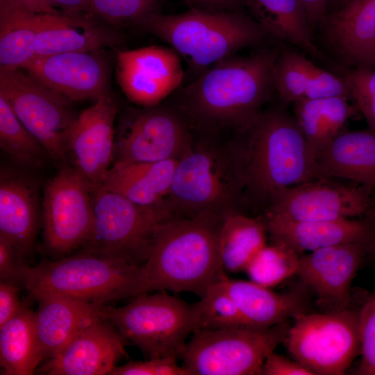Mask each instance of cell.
<instances>
[{"instance_id":"obj_1","label":"cell","mask_w":375,"mask_h":375,"mask_svg":"<svg viewBox=\"0 0 375 375\" xmlns=\"http://www.w3.org/2000/svg\"><path fill=\"white\" fill-rule=\"evenodd\" d=\"M238 133L228 155L241 203L265 212L281 191L315 178V162L287 112L262 111Z\"/></svg>"},{"instance_id":"obj_2","label":"cell","mask_w":375,"mask_h":375,"mask_svg":"<svg viewBox=\"0 0 375 375\" xmlns=\"http://www.w3.org/2000/svg\"><path fill=\"white\" fill-rule=\"evenodd\" d=\"M280 51L267 48L215 63L183 88L185 110L203 125L244 128L274 90L273 69Z\"/></svg>"},{"instance_id":"obj_3","label":"cell","mask_w":375,"mask_h":375,"mask_svg":"<svg viewBox=\"0 0 375 375\" xmlns=\"http://www.w3.org/2000/svg\"><path fill=\"white\" fill-rule=\"evenodd\" d=\"M224 215L172 217L161 223L141 266L146 292L171 290L204 297L224 276L219 237Z\"/></svg>"},{"instance_id":"obj_4","label":"cell","mask_w":375,"mask_h":375,"mask_svg":"<svg viewBox=\"0 0 375 375\" xmlns=\"http://www.w3.org/2000/svg\"><path fill=\"white\" fill-rule=\"evenodd\" d=\"M168 43L196 69H204L268 35L250 16L219 10L178 15L153 12L138 23Z\"/></svg>"},{"instance_id":"obj_5","label":"cell","mask_w":375,"mask_h":375,"mask_svg":"<svg viewBox=\"0 0 375 375\" xmlns=\"http://www.w3.org/2000/svg\"><path fill=\"white\" fill-rule=\"evenodd\" d=\"M24 286L35 299L53 294L101 306L147 293L141 266L83 252L26 265Z\"/></svg>"},{"instance_id":"obj_6","label":"cell","mask_w":375,"mask_h":375,"mask_svg":"<svg viewBox=\"0 0 375 375\" xmlns=\"http://www.w3.org/2000/svg\"><path fill=\"white\" fill-rule=\"evenodd\" d=\"M172 217L165 199L144 206L99 188L94 191L92 228L83 252L142 266L158 227Z\"/></svg>"},{"instance_id":"obj_7","label":"cell","mask_w":375,"mask_h":375,"mask_svg":"<svg viewBox=\"0 0 375 375\" xmlns=\"http://www.w3.org/2000/svg\"><path fill=\"white\" fill-rule=\"evenodd\" d=\"M99 316L111 323L149 359L182 357L188 335L197 328L194 304L165 290L138 295L122 307L103 306Z\"/></svg>"},{"instance_id":"obj_8","label":"cell","mask_w":375,"mask_h":375,"mask_svg":"<svg viewBox=\"0 0 375 375\" xmlns=\"http://www.w3.org/2000/svg\"><path fill=\"white\" fill-rule=\"evenodd\" d=\"M288 321L267 328L242 326L199 331L182 355L190 375L260 374L264 360L284 342Z\"/></svg>"},{"instance_id":"obj_9","label":"cell","mask_w":375,"mask_h":375,"mask_svg":"<svg viewBox=\"0 0 375 375\" xmlns=\"http://www.w3.org/2000/svg\"><path fill=\"white\" fill-rule=\"evenodd\" d=\"M285 340L292 358L313 375H342L360 353L359 311L305 313Z\"/></svg>"},{"instance_id":"obj_10","label":"cell","mask_w":375,"mask_h":375,"mask_svg":"<svg viewBox=\"0 0 375 375\" xmlns=\"http://www.w3.org/2000/svg\"><path fill=\"white\" fill-rule=\"evenodd\" d=\"M0 96L49 156L63 160L77 117L70 100L17 69L0 68Z\"/></svg>"},{"instance_id":"obj_11","label":"cell","mask_w":375,"mask_h":375,"mask_svg":"<svg viewBox=\"0 0 375 375\" xmlns=\"http://www.w3.org/2000/svg\"><path fill=\"white\" fill-rule=\"evenodd\" d=\"M222 160L211 149L190 145L178 160L165 199L172 212L217 213L241 202L230 157L227 163Z\"/></svg>"},{"instance_id":"obj_12","label":"cell","mask_w":375,"mask_h":375,"mask_svg":"<svg viewBox=\"0 0 375 375\" xmlns=\"http://www.w3.org/2000/svg\"><path fill=\"white\" fill-rule=\"evenodd\" d=\"M94 190L74 167H64L46 186L42 224L46 249L57 256L83 246L93 224Z\"/></svg>"},{"instance_id":"obj_13","label":"cell","mask_w":375,"mask_h":375,"mask_svg":"<svg viewBox=\"0 0 375 375\" xmlns=\"http://www.w3.org/2000/svg\"><path fill=\"white\" fill-rule=\"evenodd\" d=\"M373 192L356 184L317 178L281 191L264 216L291 221H333L363 216L372 206Z\"/></svg>"},{"instance_id":"obj_14","label":"cell","mask_w":375,"mask_h":375,"mask_svg":"<svg viewBox=\"0 0 375 375\" xmlns=\"http://www.w3.org/2000/svg\"><path fill=\"white\" fill-rule=\"evenodd\" d=\"M369 253V240L331 246L299 256L297 275L324 312L350 308L352 281Z\"/></svg>"},{"instance_id":"obj_15","label":"cell","mask_w":375,"mask_h":375,"mask_svg":"<svg viewBox=\"0 0 375 375\" xmlns=\"http://www.w3.org/2000/svg\"><path fill=\"white\" fill-rule=\"evenodd\" d=\"M116 74L126 97L145 107L156 106L180 87L184 76L178 53L156 45L119 51Z\"/></svg>"},{"instance_id":"obj_16","label":"cell","mask_w":375,"mask_h":375,"mask_svg":"<svg viewBox=\"0 0 375 375\" xmlns=\"http://www.w3.org/2000/svg\"><path fill=\"white\" fill-rule=\"evenodd\" d=\"M117 110L116 103L106 93L77 116L68 137L67 153L94 191L101 187L111 167Z\"/></svg>"},{"instance_id":"obj_17","label":"cell","mask_w":375,"mask_h":375,"mask_svg":"<svg viewBox=\"0 0 375 375\" xmlns=\"http://www.w3.org/2000/svg\"><path fill=\"white\" fill-rule=\"evenodd\" d=\"M154 106L134 117L119 143L116 162L178 160L190 147L189 132L181 118L170 110Z\"/></svg>"},{"instance_id":"obj_18","label":"cell","mask_w":375,"mask_h":375,"mask_svg":"<svg viewBox=\"0 0 375 375\" xmlns=\"http://www.w3.org/2000/svg\"><path fill=\"white\" fill-rule=\"evenodd\" d=\"M24 69L70 101H96L108 93V64L99 50L36 57Z\"/></svg>"},{"instance_id":"obj_19","label":"cell","mask_w":375,"mask_h":375,"mask_svg":"<svg viewBox=\"0 0 375 375\" xmlns=\"http://www.w3.org/2000/svg\"><path fill=\"white\" fill-rule=\"evenodd\" d=\"M127 340L100 316L38 369L47 375L108 374L126 356Z\"/></svg>"},{"instance_id":"obj_20","label":"cell","mask_w":375,"mask_h":375,"mask_svg":"<svg viewBox=\"0 0 375 375\" xmlns=\"http://www.w3.org/2000/svg\"><path fill=\"white\" fill-rule=\"evenodd\" d=\"M319 26L329 51L348 69H375V0H352L327 12Z\"/></svg>"},{"instance_id":"obj_21","label":"cell","mask_w":375,"mask_h":375,"mask_svg":"<svg viewBox=\"0 0 375 375\" xmlns=\"http://www.w3.org/2000/svg\"><path fill=\"white\" fill-rule=\"evenodd\" d=\"M272 244L301 256L340 244L369 240L371 229L364 218L333 221H291L264 216L262 219Z\"/></svg>"},{"instance_id":"obj_22","label":"cell","mask_w":375,"mask_h":375,"mask_svg":"<svg viewBox=\"0 0 375 375\" xmlns=\"http://www.w3.org/2000/svg\"><path fill=\"white\" fill-rule=\"evenodd\" d=\"M35 312L39 364L54 356L78 332L99 317L103 306L60 295L38 298Z\"/></svg>"},{"instance_id":"obj_23","label":"cell","mask_w":375,"mask_h":375,"mask_svg":"<svg viewBox=\"0 0 375 375\" xmlns=\"http://www.w3.org/2000/svg\"><path fill=\"white\" fill-rule=\"evenodd\" d=\"M274 90L284 103L331 97L352 99L342 76L319 67L296 50L281 49L273 69Z\"/></svg>"},{"instance_id":"obj_24","label":"cell","mask_w":375,"mask_h":375,"mask_svg":"<svg viewBox=\"0 0 375 375\" xmlns=\"http://www.w3.org/2000/svg\"><path fill=\"white\" fill-rule=\"evenodd\" d=\"M315 178H339L375 190V131L344 130L315 160Z\"/></svg>"},{"instance_id":"obj_25","label":"cell","mask_w":375,"mask_h":375,"mask_svg":"<svg viewBox=\"0 0 375 375\" xmlns=\"http://www.w3.org/2000/svg\"><path fill=\"white\" fill-rule=\"evenodd\" d=\"M234 301L247 325L267 328L308 312L304 288L278 294L251 281H219Z\"/></svg>"},{"instance_id":"obj_26","label":"cell","mask_w":375,"mask_h":375,"mask_svg":"<svg viewBox=\"0 0 375 375\" xmlns=\"http://www.w3.org/2000/svg\"><path fill=\"white\" fill-rule=\"evenodd\" d=\"M39 225L35 190L24 176L2 171L0 179V235L25 260L33 250Z\"/></svg>"},{"instance_id":"obj_27","label":"cell","mask_w":375,"mask_h":375,"mask_svg":"<svg viewBox=\"0 0 375 375\" xmlns=\"http://www.w3.org/2000/svg\"><path fill=\"white\" fill-rule=\"evenodd\" d=\"M92 15H38L35 58L69 52L99 51L113 43V35L99 26L92 19Z\"/></svg>"},{"instance_id":"obj_28","label":"cell","mask_w":375,"mask_h":375,"mask_svg":"<svg viewBox=\"0 0 375 375\" xmlns=\"http://www.w3.org/2000/svg\"><path fill=\"white\" fill-rule=\"evenodd\" d=\"M178 160L158 162H116L100 188L118 193L131 201L150 206L167 197Z\"/></svg>"},{"instance_id":"obj_29","label":"cell","mask_w":375,"mask_h":375,"mask_svg":"<svg viewBox=\"0 0 375 375\" xmlns=\"http://www.w3.org/2000/svg\"><path fill=\"white\" fill-rule=\"evenodd\" d=\"M244 5L268 36L292 44L315 58H325L314 43L301 0H245Z\"/></svg>"},{"instance_id":"obj_30","label":"cell","mask_w":375,"mask_h":375,"mask_svg":"<svg viewBox=\"0 0 375 375\" xmlns=\"http://www.w3.org/2000/svg\"><path fill=\"white\" fill-rule=\"evenodd\" d=\"M349 99L331 97L294 102V118L315 160L321 151L341 132L357 108Z\"/></svg>"},{"instance_id":"obj_31","label":"cell","mask_w":375,"mask_h":375,"mask_svg":"<svg viewBox=\"0 0 375 375\" xmlns=\"http://www.w3.org/2000/svg\"><path fill=\"white\" fill-rule=\"evenodd\" d=\"M38 15L14 0H0V68H25L35 58Z\"/></svg>"},{"instance_id":"obj_32","label":"cell","mask_w":375,"mask_h":375,"mask_svg":"<svg viewBox=\"0 0 375 375\" xmlns=\"http://www.w3.org/2000/svg\"><path fill=\"white\" fill-rule=\"evenodd\" d=\"M267 235L262 219L235 211L227 212L219 237L222 269L235 273L244 271L253 257L267 244Z\"/></svg>"},{"instance_id":"obj_33","label":"cell","mask_w":375,"mask_h":375,"mask_svg":"<svg viewBox=\"0 0 375 375\" xmlns=\"http://www.w3.org/2000/svg\"><path fill=\"white\" fill-rule=\"evenodd\" d=\"M0 364L6 375H30L40 365L35 312L24 304L0 326Z\"/></svg>"},{"instance_id":"obj_34","label":"cell","mask_w":375,"mask_h":375,"mask_svg":"<svg viewBox=\"0 0 375 375\" xmlns=\"http://www.w3.org/2000/svg\"><path fill=\"white\" fill-rule=\"evenodd\" d=\"M0 146L17 163L39 167L48 154L40 142L16 116L8 103L0 96Z\"/></svg>"},{"instance_id":"obj_35","label":"cell","mask_w":375,"mask_h":375,"mask_svg":"<svg viewBox=\"0 0 375 375\" xmlns=\"http://www.w3.org/2000/svg\"><path fill=\"white\" fill-rule=\"evenodd\" d=\"M299 256L278 244L265 245L244 271L250 280L266 288L276 286L297 274Z\"/></svg>"},{"instance_id":"obj_36","label":"cell","mask_w":375,"mask_h":375,"mask_svg":"<svg viewBox=\"0 0 375 375\" xmlns=\"http://www.w3.org/2000/svg\"><path fill=\"white\" fill-rule=\"evenodd\" d=\"M194 306L195 332L247 326L234 301L219 281L211 286Z\"/></svg>"},{"instance_id":"obj_37","label":"cell","mask_w":375,"mask_h":375,"mask_svg":"<svg viewBox=\"0 0 375 375\" xmlns=\"http://www.w3.org/2000/svg\"><path fill=\"white\" fill-rule=\"evenodd\" d=\"M92 14L114 26L138 24L156 12L157 0H89Z\"/></svg>"},{"instance_id":"obj_38","label":"cell","mask_w":375,"mask_h":375,"mask_svg":"<svg viewBox=\"0 0 375 375\" xmlns=\"http://www.w3.org/2000/svg\"><path fill=\"white\" fill-rule=\"evenodd\" d=\"M343 77L356 107L365 117L368 128L375 131V69H347Z\"/></svg>"},{"instance_id":"obj_39","label":"cell","mask_w":375,"mask_h":375,"mask_svg":"<svg viewBox=\"0 0 375 375\" xmlns=\"http://www.w3.org/2000/svg\"><path fill=\"white\" fill-rule=\"evenodd\" d=\"M359 339L361 361L358 375H375V289L359 310Z\"/></svg>"},{"instance_id":"obj_40","label":"cell","mask_w":375,"mask_h":375,"mask_svg":"<svg viewBox=\"0 0 375 375\" xmlns=\"http://www.w3.org/2000/svg\"><path fill=\"white\" fill-rule=\"evenodd\" d=\"M26 265L13 245L0 235V280L24 285Z\"/></svg>"},{"instance_id":"obj_41","label":"cell","mask_w":375,"mask_h":375,"mask_svg":"<svg viewBox=\"0 0 375 375\" xmlns=\"http://www.w3.org/2000/svg\"><path fill=\"white\" fill-rule=\"evenodd\" d=\"M261 375H313L297 361L277 354L273 351L263 362Z\"/></svg>"},{"instance_id":"obj_42","label":"cell","mask_w":375,"mask_h":375,"mask_svg":"<svg viewBox=\"0 0 375 375\" xmlns=\"http://www.w3.org/2000/svg\"><path fill=\"white\" fill-rule=\"evenodd\" d=\"M19 285L0 281V326L12 318L21 308Z\"/></svg>"},{"instance_id":"obj_43","label":"cell","mask_w":375,"mask_h":375,"mask_svg":"<svg viewBox=\"0 0 375 375\" xmlns=\"http://www.w3.org/2000/svg\"><path fill=\"white\" fill-rule=\"evenodd\" d=\"M161 358L147 361H131L122 366H115L110 375H158Z\"/></svg>"},{"instance_id":"obj_44","label":"cell","mask_w":375,"mask_h":375,"mask_svg":"<svg viewBox=\"0 0 375 375\" xmlns=\"http://www.w3.org/2000/svg\"><path fill=\"white\" fill-rule=\"evenodd\" d=\"M47 1L56 10L58 8L63 15L78 16L92 14L89 0H47Z\"/></svg>"},{"instance_id":"obj_45","label":"cell","mask_w":375,"mask_h":375,"mask_svg":"<svg viewBox=\"0 0 375 375\" xmlns=\"http://www.w3.org/2000/svg\"><path fill=\"white\" fill-rule=\"evenodd\" d=\"M312 30L319 26L328 11L329 0H301Z\"/></svg>"},{"instance_id":"obj_46","label":"cell","mask_w":375,"mask_h":375,"mask_svg":"<svg viewBox=\"0 0 375 375\" xmlns=\"http://www.w3.org/2000/svg\"><path fill=\"white\" fill-rule=\"evenodd\" d=\"M26 8L38 15L60 14L51 7L47 0H14Z\"/></svg>"},{"instance_id":"obj_47","label":"cell","mask_w":375,"mask_h":375,"mask_svg":"<svg viewBox=\"0 0 375 375\" xmlns=\"http://www.w3.org/2000/svg\"><path fill=\"white\" fill-rule=\"evenodd\" d=\"M199 3L201 6H204L210 8V10H219L227 9L234 6H237L240 3H244L245 0H191Z\"/></svg>"},{"instance_id":"obj_48","label":"cell","mask_w":375,"mask_h":375,"mask_svg":"<svg viewBox=\"0 0 375 375\" xmlns=\"http://www.w3.org/2000/svg\"><path fill=\"white\" fill-rule=\"evenodd\" d=\"M362 217L367 221L371 229L369 254L375 256V204L372 205Z\"/></svg>"},{"instance_id":"obj_49","label":"cell","mask_w":375,"mask_h":375,"mask_svg":"<svg viewBox=\"0 0 375 375\" xmlns=\"http://www.w3.org/2000/svg\"><path fill=\"white\" fill-rule=\"evenodd\" d=\"M352 0H329L328 11L337 10Z\"/></svg>"},{"instance_id":"obj_50","label":"cell","mask_w":375,"mask_h":375,"mask_svg":"<svg viewBox=\"0 0 375 375\" xmlns=\"http://www.w3.org/2000/svg\"><path fill=\"white\" fill-rule=\"evenodd\" d=\"M375 204V190L372 193V205Z\"/></svg>"}]
</instances>
